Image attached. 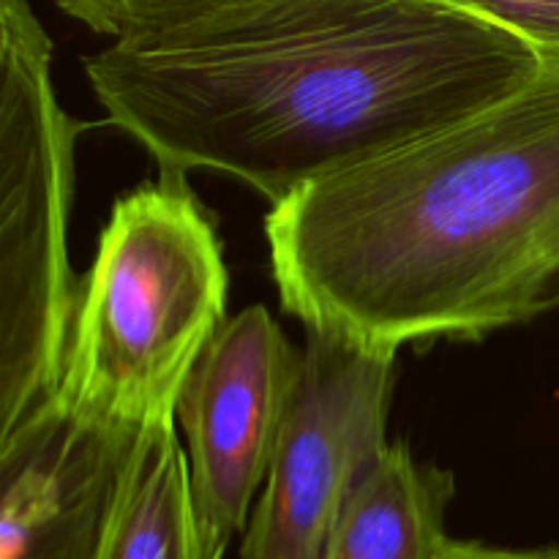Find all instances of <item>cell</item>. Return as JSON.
Instances as JSON below:
<instances>
[{
	"instance_id": "6da1fadb",
	"label": "cell",
	"mask_w": 559,
	"mask_h": 559,
	"mask_svg": "<svg viewBox=\"0 0 559 559\" xmlns=\"http://www.w3.org/2000/svg\"><path fill=\"white\" fill-rule=\"evenodd\" d=\"M82 66L162 173L229 175L273 207L511 96L546 60L435 0H249Z\"/></svg>"
},
{
	"instance_id": "9c48e42d",
	"label": "cell",
	"mask_w": 559,
	"mask_h": 559,
	"mask_svg": "<svg viewBox=\"0 0 559 559\" xmlns=\"http://www.w3.org/2000/svg\"><path fill=\"white\" fill-rule=\"evenodd\" d=\"M98 559H207L175 424L156 426L142 440Z\"/></svg>"
},
{
	"instance_id": "8fae6325",
	"label": "cell",
	"mask_w": 559,
	"mask_h": 559,
	"mask_svg": "<svg viewBox=\"0 0 559 559\" xmlns=\"http://www.w3.org/2000/svg\"><path fill=\"white\" fill-rule=\"evenodd\" d=\"M491 22L540 52L546 63H559V0H435Z\"/></svg>"
},
{
	"instance_id": "277c9868",
	"label": "cell",
	"mask_w": 559,
	"mask_h": 559,
	"mask_svg": "<svg viewBox=\"0 0 559 559\" xmlns=\"http://www.w3.org/2000/svg\"><path fill=\"white\" fill-rule=\"evenodd\" d=\"M52 41L27 0H0V437L58 391L80 278L69 262L74 145Z\"/></svg>"
},
{
	"instance_id": "ba28073f",
	"label": "cell",
	"mask_w": 559,
	"mask_h": 559,
	"mask_svg": "<svg viewBox=\"0 0 559 559\" xmlns=\"http://www.w3.org/2000/svg\"><path fill=\"white\" fill-rule=\"evenodd\" d=\"M453 497L448 469L420 464L393 442L355 491L325 559H437L451 540L445 513Z\"/></svg>"
},
{
	"instance_id": "7a4b0ae2",
	"label": "cell",
	"mask_w": 559,
	"mask_h": 559,
	"mask_svg": "<svg viewBox=\"0 0 559 559\" xmlns=\"http://www.w3.org/2000/svg\"><path fill=\"white\" fill-rule=\"evenodd\" d=\"M265 233L284 309L360 347L469 342L559 309V63L295 191Z\"/></svg>"
},
{
	"instance_id": "8992f818",
	"label": "cell",
	"mask_w": 559,
	"mask_h": 559,
	"mask_svg": "<svg viewBox=\"0 0 559 559\" xmlns=\"http://www.w3.org/2000/svg\"><path fill=\"white\" fill-rule=\"evenodd\" d=\"M304 353L265 306H249L213 333L178 402L191 506L207 559H224L246 530L282 440Z\"/></svg>"
},
{
	"instance_id": "5b68a950",
	"label": "cell",
	"mask_w": 559,
	"mask_h": 559,
	"mask_svg": "<svg viewBox=\"0 0 559 559\" xmlns=\"http://www.w3.org/2000/svg\"><path fill=\"white\" fill-rule=\"evenodd\" d=\"M396 353L309 331L298 385L240 559H325L382 453Z\"/></svg>"
},
{
	"instance_id": "30bf717a",
	"label": "cell",
	"mask_w": 559,
	"mask_h": 559,
	"mask_svg": "<svg viewBox=\"0 0 559 559\" xmlns=\"http://www.w3.org/2000/svg\"><path fill=\"white\" fill-rule=\"evenodd\" d=\"M249 0H55L63 14L109 41L156 36Z\"/></svg>"
},
{
	"instance_id": "3957f363",
	"label": "cell",
	"mask_w": 559,
	"mask_h": 559,
	"mask_svg": "<svg viewBox=\"0 0 559 559\" xmlns=\"http://www.w3.org/2000/svg\"><path fill=\"white\" fill-rule=\"evenodd\" d=\"M227 265L183 175L115 202L80 276L55 396L82 418L147 435L175 424L180 393L222 328Z\"/></svg>"
},
{
	"instance_id": "7c38bea8",
	"label": "cell",
	"mask_w": 559,
	"mask_h": 559,
	"mask_svg": "<svg viewBox=\"0 0 559 559\" xmlns=\"http://www.w3.org/2000/svg\"><path fill=\"white\" fill-rule=\"evenodd\" d=\"M437 559H559V549H500L451 538Z\"/></svg>"
},
{
	"instance_id": "52a82bcc",
	"label": "cell",
	"mask_w": 559,
	"mask_h": 559,
	"mask_svg": "<svg viewBox=\"0 0 559 559\" xmlns=\"http://www.w3.org/2000/svg\"><path fill=\"white\" fill-rule=\"evenodd\" d=\"M142 440L36 404L0 437V559H98Z\"/></svg>"
}]
</instances>
